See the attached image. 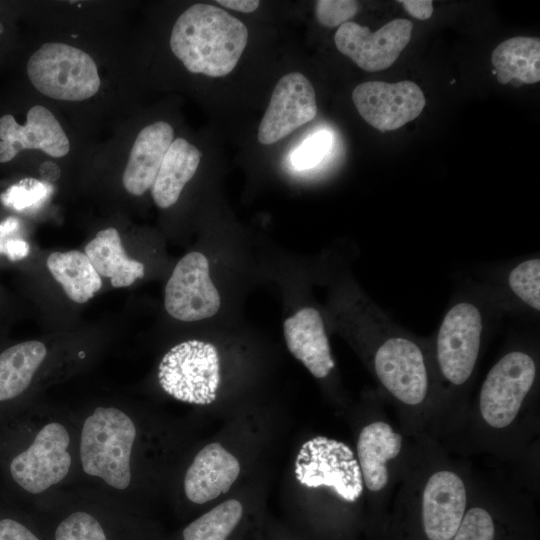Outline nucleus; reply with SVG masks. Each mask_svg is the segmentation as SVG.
<instances>
[{"instance_id": "7", "label": "nucleus", "mask_w": 540, "mask_h": 540, "mask_svg": "<svg viewBox=\"0 0 540 540\" xmlns=\"http://www.w3.org/2000/svg\"><path fill=\"white\" fill-rule=\"evenodd\" d=\"M536 378V364L526 352L505 354L488 372L479 398L485 422L494 428L510 425Z\"/></svg>"}, {"instance_id": "13", "label": "nucleus", "mask_w": 540, "mask_h": 540, "mask_svg": "<svg viewBox=\"0 0 540 540\" xmlns=\"http://www.w3.org/2000/svg\"><path fill=\"white\" fill-rule=\"evenodd\" d=\"M41 150L52 157H63L70 144L56 117L44 106L35 105L20 125L12 115L0 118V163L12 160L22 150Z\"/></svg>"}, {"instance_id": "3", "label": "nucleus", "mask_w": 540, "mask_h": 540, "mask_svg": "<svg viewBox=\"0 0 540 540\" xmlns=\"http://www.w3.org/2000/svg\"><path fill=\"white\" fill-rule=\"evenodd\" d=\"M27 74L39 92L56 100H86L100 88L92 57L64 43H44L29 58Z\"/></svg>"}, {"instance_id": "33", "label": "nucleus", "mask_w": 540, "mask_h": 540, "mask_svg": "<svg viewBox=\"0 0 540 540\" xmlns=\"http://www.w3.org/2000/svg\"><path fill=\"white\" fill-rule=\"evenodd\" d=\"M398 2L411 16L419 20H427L432 16L433 5L430 0H401Z\"/></svg>"}, {"instance_id": "30", "label": "nucleus", "mask_w": 540, "mask_h": 540, "mask_svg": "<svg viewBox=\"0 0 540 540\" xmlns=\"http://www.w3.org/2000/svg\"><path fill=\"white\" fill-rule=\"evenodd\" d=\"M359 3L354 0H319L315 14L320 24L326 27L341 26L356 15Z\"/></svg>"}, {"instance_id": "15", "label": "nucleus", "mask_w": 540, "mask_h": 540, "mask_svg": "<svg viewBox=\"0 0 540 540\" xmlns=\"http://www.w3.org/2000/svg\"><path fill=\"white\" fill-rule=\"evenodd\" d=\"M284 337L291 354L318 379L335 367L320 312L304 307L284 321Z\"/></svg>"}, {"instance_id": "35", "label": "nucleus", "mask_w": 540, "mask_h": 540, "mask_svg": "<svg viewBox=\"0 0 540 540\" xmlns=\"http://www.w3.org/2000/svg\"><path fill=\"white\" fill-rule=\"evenodd\" d=\"M41 178L47 182H55L60 178L61 171L59 166L51 161H46L39 168Z\"/></svg>"}, {"instance_id": "29", "label": "nucleus", "mask_w": 540, "mask_h": 540, "mask_svg": "<svg viewBox=\"0 0 540 540\" xmlns=\"http://www.w3.org/2000/svg\"><path fill=\"white\" fill-rule=\"evenodd\" d=\"M332 137L327 131H319L306 139L293 153L291 160L297 169L317 165L330 149Z\"/></svg>"}, {"instance_id": "22", "label": "nucleus", "mask_w": 540, "mask_h": 540, "mask_svg": "<svg viewBox=\"0 0 540 540\" xmlns=\"http://www.w3.org/2000/svg\"><path fill=\"white\" fill-rule=\"evenodd\" d=\"M45 345L36 340L13 345L0 353V403L21 395L45 359Z\"/></svg>"}, {"instance_id": "14", "label": "nucleus", "mask_w": 540, "mask_h": 540, "mask_svg": "<svg viewBox=\"0 0 540 540\" xmlns=\"http://www.w3.org/2000/svg\"><path fill=\"white\" fill-rule=\"evenodd\" d=\"M466 508V490L462 479L451 471L433 474L424 488L422 519L429 540H451L458 530Z\"/></svg>"}, {"instance_id": "21", "label": "nucleus", "mask_w": 540, "mask_h": 540, "mask_svg": "<svg viewBox=\"0 0 540 540\" xmlns=\"http://www.w3.org/2000/svg\"><path fill=\"white\" fill-rule=\"evenodd\" d=\"M491 62L501 84L537 83L540 81V39L527 36L509 38L494 49Z\"/></svg>"}, {"instance_id": "20", "label": "nucleus", "mask_w": 540, "mask_h": 540, "mask_svg": "<svg viewBox=\"0 0 540 540\" xmlns=\"http://www.w3.org/2000/svg\"><path fill=\"white\" fill-rule=\"evenodd\" d=\"M84 253L98 274L110 278L115 288L128 287L144 276V265L126 254L115 228L99 231Z\"/></svg>"}, {"instance_id": "5", "label": "nucleus", "mask_w": 540, "mask_h": 540, "mask_svg": "<svg viewBox=\"0 0 540 540\" xmlns=\"http://www.w3.org/2000/svg\"><path fill=\"white\" fill-rule=\"evenodd\" d=\"M485 321L481 306L461 299L446 311L436 333L438 367L443 377L455 386L471 377L480 352Z\"/></svg>"}, {"instance_id": "31", "label": "nucleus", "mask_w": 540, "mask_h": 540, "mask_svg": "<svg viewBox=\"0 0 540 540\" xmlns=\"http://www.w3.org/2000/svg\"><path fill=\"white\" fill-rule=\"evenodd\" d=\"M20 229V220L8 217L0 222V254H4L11 261L21 260L29 254V244L23 238L14 234Z\"/></svg>"}, {"instance_id": "16", "label": "nucleus", "mask_w": 540, "mask_h": 540, "mask_svg": "<svg viewBox=\"0 0 540 540\" xmlns=\"http://www.w3.org/2000/svg\"><path fill=\"white\" fill-rule=\"evenodd\" d=\"M240 473V463L221 444L202 448L189 466L184 491L193 503L203 504L227 493Z\"/></svg>"}, {"instance_id": "11", "label": "nucleus", "mask_w": 540, "mask_h": 540, "mask_svg": "<svg viewBox=\"0 0 540 540\" xmlns=\"http://www.w3.org/2000/svg\"><path fill=\"white\" fill-rule=\"evenodd\" d=\"M413 23L394 19L376 32L349 21L341 25L334 36L337 49L359 68L377 72L392 66L411 39Z\"/></svg>"}, {"instance_id": "18", "label": "nucleus", "mask_w": 540, "mask_h": 540, "mask_svg": "<svg viewBox=\"0 0 540 540\" xmlns=\"http://www.w3.org/2000/svg\"><path fill=\"white\" fill-rule=\"evenodd\" d=\"M402 437L384 422L365 426L357 442V453L362 479L373 492L383 489L388 482L386 464L400 450Z\"/></svg>"}, {"instance_id": "9", "label": "nucleus", "mask_w": 540, "mask_h": 540, "mask_svg": "<svg viewBox=\"0 0 540 540\" xmlns=\"http://www.w3.org/2000/svg\"><path fill=\"white\" fill-rule=\"evenodd\" d=\"M220 304L206 256L200 252L186 254L165 286L164 306L168 314L184 322L199 321L215 315Z\"/></svg>"}, {"instance_id": "32", "label": "nucleus", "mask_w": 540, "mask_h": 540, "mask_svg": "<svg viewBox=\"0 0 540 540\" xmlns=\"http://www.w3.org/2000/svg\"><path fill=\"white\" fill-rule=\"evenodd\" d=\"M0 540H39L20 522L4 518L0 520Z\"/></svg>"}, {"instance_id": "2", "label": "nucleus", "mask_w": 540, "mask_h": 540, "mask_svg": "<svg viewBox=\"0 0 540 540\" xmlns=\"http://www.w3.org/2000/svg\"><path fill=\"white\" fill-rule=\"evenodd\" d=\"M136 428L131 418L115 407H98L84 421L80 438L83 471L124 490L131 482L130 458Z\"/></svg>"}, {"instance_id": "34", "label": "nucleus", "mask_w": 540, "mask_h": 540, "mask_svg": "<svg viewBox=\"0 0 540 540\" xmlns=\"http://www.w3.org/2000/svg\"><path fill=\"white\" fill-rule=\"evenodd\" d=\"M216 2L223 7L244 13L254 12L260 5L258 0H218Z\"/></svg>"}, {"instance_id": "10", "label": "nucleus", "mask_w": 540, "mask_h": 540, "mask_svg": "<svg viewBox=\"0 0 540 540\" xmlns=\"http://www.w3.org/2000/svg\"><path fill=\"white\" fill-rule=\"evenodd\" d=\"M352 100L360 116L380 132L399 129L416 119L426 104L421 88L407 80L361 83L354 88Z\"/></svg>"}, {"instance_id": "1", "label": "nucleus", "mask_w": 540, "mask_h": 540, "mask_svg": "<svg viewBox=\"0 0 540 540\" xmlns=\"http://www.w3.org/2000/svg\"><path fill=\"white\" fill-rule=\"evenodd\" d=\"M247 41V27L239 19L214 5L198 3L176 20L170 47L189 72L223 77L235 68Z\"/></svg>"}, {"instance_id": "23", "label": "nucleus", "mask_w": 540, "mask_h": 540, "mask_svg": "<svg viewBox=\"0 0 540 540\" xmlns=\"http://www.w3.org/2000/svg\"><path fill=\"white\" fill-rule=\"evenodd\" d=\"M46 266L65 294L76 303H86L102 286L100 275L81 251L53 252Z\"/></svg>"}, {"instance_id": "28", "label": "nucleus", "mask_w": 540, "mask_h": 540, "mask_svg": "<svg viewBox=\"0 0 540 540\" xmlns=\"http://www.w3.org/2000/svg\"><path fill=\"white\" fill-rule=\"evenodd\" d=\"M495 528L491 515L482 508H472L451 540H494Z\"/></svg>"}, {"instance_id": "6", "label": "nucleus", "mask_w": 540, "mask_h": 540, "mask_svg": "<svg viewBox=\"0 0 540 540\" xmlns=\"http://www.w3.org/2000/svg\"><path fill=\"white\" fill-rule=\"evenodd\" d=\"M295 477L308 488L325 486L339 497L356 501L363 491V479L353 451L343 442L317 436L306 441L295 460Z\"/></svg>"}, {"instance_id": "8", "label": "nucleus", "mask_w": 540, "mask_h": 540, "mask_svg": "<svg viewBox=\"0 0 540 540\" xmlns=\"http://www.w3.org/2000/svg\"><path fill=\"white\" fill-rule=\"evenodd\" d=\"M66 428L51 422L40 429L32 443L12 457V480L30 494H40L62 481L69 472L71 456Z\"/></svg>"}, {"instance_id": "17", "label": "nucleus", "mask_w": 540, "mask_h": 540, "mask_svg": "<svg viewBox=\"0 0 540 540\" xmlns=\"http://www.w3.org/2000/svg\"><path fill=\"white\" fill-rule=\"evenodd\" d=\"M173 141V128L164 121L150 124L138 133L122 178L128 193L139 196L152 187Z\"/></svg>"}, {"instance_id": "26", "label": "nucleus", "mask_w": 540, "mask_h": 540, "mask_svg": "<svg viewBox=\"0 0 540 540\" xmlns=\"http://www.w3.org/2000/svg\"><path fill=\"white\" fill-rule=\"evenodd\" d=\"M51 193L49 183L28 178L10 186L0 200L5 206L22 211L41 204Z\"/></svg>"}, {"instance_id": "27", "label": "nucleus", "mask_w": 540, "mask_h": 540, "mask_svg": "<svg viewBox=\"0 0 540 540\" xmlns=\"http://www.w3.org/2000/svg\"><path fill=\"white\" fill-rule=\"evenodd\" d=\"M54 540H107L95 517L86 512H74L57 527Z\"/></svg>"}, {"instance_id": "19", "label": "nucleus", "mask_w": 540, "mask_h": 540, "mask_svg": "<svg viewBox=\"0 0 540 540\" xmlns=\"http://www.w3.org/2000/svg\"><path fill=\"white\" fill-rule=\"evenodd\" d=\"M200 159L199 149L184 138L172 142L151 187L159 208L166 209L177 202L184 186L195 175Z\"/></svg>"}, {"instance_id": "4", "label": "nucleus", "mask_w": 540, "mask_h": 540, "mask_svg": "<svg viewBox=\"0 0 540 540\" xmlns=\"http://www.w3.org/2000/svg\"><path fill=\"white\" fill-rule=\"evenodd\" d=\"M220 379L216 347L199 340L172 347L158 368L159 383L167 394L196 405H208L216 399Z\"/></svg>"}, {"instance_id": "25", "label": "nucleus", "mask_w": 540, "mask_h": 540, "mask_svg": "<svg viewBox=\"0 0 540 540\" xmlns=\"http://www.w3.org/2000/svg\"><path fill=\"white\" fill-rule=\"evenodd\" d=\"M510 292L526 307L540 310V260L529 258L516 264L508 273Z\"/></svg>"}, {"instance_id": "12", "label": "nucleus", "mask_w": 540, "mask_h": 540, "mask_svg": "<svg viewBox=\"0 0 540 540\" xmlns=\"http://www.w3.org/2000/svg\"><path fill=\"white\" fill-rule=\"evenodd\" d=\"M317 114L316 94L311 82L301 73L284 75L277 82L258 129L261 144L283 139Z\"/></svg>"}, {"instance_id": "24", "label": "nucleus", "mask_w": 540, "mask_h": 540, "mask_svg": "<svg viewBox=\"0 0 540 540\" xmlns=\"http://www.w3.org/2000/svg\"><path fill=\"white\" fill-rule=\"evenodd\" d=\"M243 514L238 500L229 499L191 522L183 530V540H226Z\"/></svg>"}]
</instances>
